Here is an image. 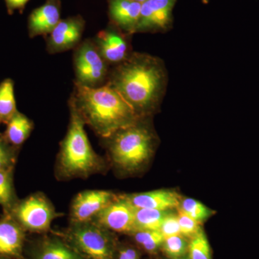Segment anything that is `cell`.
<instances>
[{
  "instance_id": "cell-1",
  "label": "cell",
  "mask_w": 259,
  "mask_h": 259,
  "mask_svg": "<svg viewBox=\"0 0 259 259\" xmlns=\"http://www.w3.org/2000/svg\"><path fill=\"white\" fill-rule=\"evenodd\" d=\"M168 81V71L161 59L134 51L125 61L110 69L107 83L140 117H149L159 110Z\"/></svg>"
},
{
  "instance_id": "cell-2",
  "label": "cell",
  "mask_w": 259,
  "mask_h": 259,
  "mask_svg": "<svg viewBox=\"0 0 259 259\" xmlns=\"http://www.w3.org/2000/svg\"><path fill=\"white\" fill-rule=\"evenodd\" d=\"M70 99L85 125L102 139H108L141 118L120 94L107 83L97 88L74 83Z\"/></svg>"
},
{
  "instance_id": "cell-3",
  "label": "cell",
  "mask_w": 259,
  "mask_h": 259,
  "mask_svg": "<svg viewBox=\"0 0 259 259\" xmlns=\"http://www.w3.org/2000/svg\"><path fill=\"white\" fill-rule=\"evenodd\" d=\"M69 122L67 132L60 144L56 162L57 177L62 180L88 178L102 173L105 160L95 152L85 131L84 122L74 102L69 98Z\"/></svg>"
},
{
  "instance_id": "cell-4",
  "label": "cell",
  "mask_w": 259,
  "mask_h": 259,
  "mask_svg": "<svg viewBox=\"0 0 259 259\" xmlns=\"http://www.w3.org/2000/svg\"><path fill=\"white\" fill-rule=\"evenodd\" d=\"M151 117H141L134 125L103 139L110 161L121 173H138L152 157L157 137L150 123Z\"/></svg>"
},
{
  "instance_id": "cell-5",
  "label": "cell",
  "mask_w": 259,
  "mask_h": 259,
  "mask_svg": "<svg viewBox=\"0 0 259 259\" xmlns=\"http://www.w3.org/2000/svg\"><path fill=\"white\" fill-rule=\"evenodd\" d=\"M65 239L88 259H115L117 246L112 232L93 221L70 222Z\"/></svg>"
},
{
  "instance_id": "cell-6",
  "label": "cell",
  "mask_w": 259,
  "mask_h": 259,
  "mask_svg": "<svg viewBox=\"0 0 259 259\" xmlns=\"http://www.w3.org/2000/svg\"><path fill=\"white\" fill-rule=\"evenodd\" d=\"M73 64L76 84L97 88L106 84L110 66L104 60L93 39H86L74 50Z\"/></svg>"
},
{
  "instance_id": "cell-7",
  "label": "cell",
  "mask_w": 259,
  "mask_h": 259,
  "mask_svg": "<svg viewBox=\"0 0 259 259\" xmlns=\"http://www.w3.org/2000/svg\"><path fill=\"white\" fill-rule=\"evenodd\" d=\"M8 214L25 231L34 233H47L53 221L61 215L47 196L40 192L19 199Z\"/></svg>"
},
{
  "instance_id": "cell-8",
  "label": "cell",
  "mask_w": 259,
  "mask_h": 259,
  "mask_svg": "<svg viewBox=\"0 0 259 259\" xmlns=\"http://www.w3.org/2000/svg\"><path fill=\"white\" fill-rule=\"evenodd\" d=\"M177 0H148L142 4L136 33H164L173 27Z\"/></svg>"
},
{
  "instance_id": "cell-9",
  "label": "cell",
  "mask_w": 259,
  "mask_h": 259,
  "mask_svg": "<svg viewBox=\"0 0 259 259\" xmlns=\"http://www.w3.org/2000/svg\"><path fill=\"white\" fill-rule=\"evenodd\" d=\"M131 36L110 23L99 32L93 40L104 60L112 68L125 61L134 52Z\"/></svg>"
},
{
  "instance_id": "cell-10",
  "label": "cell",
  "mask_w": 259,
  "mask_h": 259,
  "mask_svg": "<svg viewBox=\"0 0 259 259\" xmlns=\"http://www.w3.org/2000/svg\"><path fill=\"white\" fill-rule=\"evenodd\" d=\"M135 207L122 196L116 198L92 220L98 226L115 233L131 235L135 228Z\"/></svg>"
},
{
  "instance_id": "cell-11",
  "label": "cell",
  "mask_w": 259,
  "mask_h": 259,
  "mask_svg": "<svg viewBox=\"0 0 259 259\" xmlns=\"http://www.w3.org/2000/svg\"><path fill=\"white\" fill-rule=\"evenodd\" d=\"M84 29L85 21L80 15L61 20L46 36L48 53L56 54L74 50L82 41Z\"/></svg>"
},
{
  "instance_id": "cell-12",
  "label": "cell",
  "mask_w": 259,
  "mask_h": 259,
  "mask_svg": "<svg viewBox=\"0 0 259 259\" xmlns=\"http://www.w3.org/2000/svg\"><path fill=\"white\" fill-rule=\"evenodd\" d=\"M25 259H88L65 238L47 236L29 241L24 250Z\"/></svg>"
},
{
  "instance_id": "cell-13",
  "label": "cell",
  "mask_w": 259,
  "mask_h": 259,
  "mask_svg": "<svg viewBox=\"0 0 259 259\" xmlns=\"http://www.w3.org/2000/svg\"><path fill=\"white\" fill-rule=\"evenodd\" d=\"M117 197L110 191L87 190L73 199L70 208V222L91 221Z\"/></svg>"
},
{
  "instance_id": "cell-14",
  "label": "cell",
  "mask_w": 259,
  "mask_h": 259,
  "mask_svg": "<svg viewBox=\"0 0 259 259\" xmlns=\"http://www.w3.org/2000/svg\"><path fill=\"white\" fill-rule=\"evenodd\" d=\"M27 232L10 214L0 218V255L25 259Z\"/></svg>"
},
{
  "instance_id": "cell-15",
  "label": "cell",
  "mask_w": 259,
  "mask_h": 259,
  "mask_svg": "<svg viewBox=\"0 0 259 259\" xmlns=\"http://www.w3.org/2000/svg\"><path fill=\"white\" fill-rule=\"evenodd\" d=\"M135 208L173 210L180 207L182 197L177 191L157 190L141 193L121 194Z\"/></svg>"
},
{
  "instance_id": "cell-16",
  "label": "cell",
  "mask_w": 259,
  "mask_h": 259,
  "mask_svg": "<svg viewBox=\"0 0 259 259\" xmlns=\"http://www.w3.org/2000/svg\"><path fill=\"white\" fill-rule=\"evenodd\" d=\"M61 21V3L59 0H47L32 10L28 20V35L30 38L47 36Z\"/></svg>"
},
{
  "instance_id": "cell-17",
  "label": "cell",
  "mask_w": 259,
  "mask_h": 259,
  "mask_svg": "<svg viewBox=\"0 0 259 259\" xmlns=\"http://www.w3.org/2000/svg\"><path fill=\"white\" fill-rule=\"evenodd\" d=\"M108 3L111 24L127 35L136 34L142 4L134 0H108Z\"/></svg>"
},
{
  "instance_id": "cell-18",
  "label": "cell",
  "mask_w": 259,
  "mask_h": 259,
  "mask_svg": "<svg viewBox=\"0 0 259 259\" xmlns=\"http://www.w3.org/2000/svg\"><path fill=\"white\" fill-rule=\"evenodd\" d=\"M3 133L5 139L14 147L20 149L28 140L34 129V122L26 115L18 111L6 123Z\"/></svg>"
},
{
  "instance_id": "cell-19",
  "label": "cell",
  "mask_w": 259,
  "mask_h": 259,
  "mask_svg": "<svg viewBox=\"0 0 259 259\" xmlns=\"http://www.w3.org/2000/svg\"><path fill=\"white\" fill-rule=\"evenodd\" d=\"M14 81L7 78L0 83V125L5 124L18 111L15 97Z\"/></svg>"
},
{
  "instance_id": "cell-20",
  "label": "cell",
  "mask_w": 259,
  "mask_h": 259,
  "mask_svg": "<svg viewBox=\"0 0 259 259\" xmlns=\"http://www.w3.org/2000/svg\"><path fill=\"white\" fill-rule=\"evenodd\" d=\"M170 210L136 208L135 228L136 231H160L163 219Z\"/></svg>"
},
{
  "instance_id": "cell-21",
  "label": "cell",
  "mask_w": 259,
  "mask_h": 259,
  "mask_svg": "<svg viewBox=\"0 0 259 259\" xmlns=\"http://www.w3.org/2000/svg\"><path fill=\"white\" fill-rule=\"evenodd\" d=\"M14 186V168L0 171V205L5 214H8L18 203Z\"/></svg>"
},
{
  "instance_id": "cell-22",
  "label": "cell",
  "mask_w": 259,
  "mask_h": 259,
  "mask_svg": "<svg viewBox=\"0 0 259 259\" xmlns=\"http://www.w3.org/2000/svg\"><path fill=\"white\" fill-rule=\"evenodd\" d=\"M144 251L156 254L161 250L164 237L160 231H136L130 235Z\"/></svg>"
},
{
  "instance_id": "cell-23",
  "label": "cell",
  "mask_w": 259,
  "mask_h": 259,
  "mask_svg": "<svg viewBox=\"0 0 259 259\" xmlns=\"http://www.w3.org/2000/svg\"><path fill=\"white\" fill-rule=\"evenodd\" d=\"M190 240L182 235L166 237L162 244V251L169 259L182 258L188 254Z\"/></svg>"
},
{
  "instance_id": "cell-24",
  "label": "cell",
  "mask_w": 259,
  "mask_h": 259,
  "mask_svg": "<svg viewBox=\"0 0 259 259\" xmlns=\"http://www.w3.org/2000/svg\"><path fill=\"white\" fill-rule=\"evenodd\" d=\"M178 208L201 225L214 214L212 209L197 199L192 198L182 199Z\"/></svg>"
},
{
  "instance_id": "cell-25",
  "label": "cell",
  "mask_w": 259,
  "mask_h": 259,
  "mask_svg": "<svg viewBox=\"0 0 259 259\" xmlns=\"http://www.w3.org/2000/svg\"><path fill=\"white\" fill-rule=\"evenodd\" d=\"M187 255L190 259H212L210 245L203 229L190 240Z\"/></svg>"
},
{
  "instance_id": "cell-26",
  "label": "cell",
  "mask_w": 259,
  "mask_h": 259,
  "mask_svg": "<svg viewBox=\"0 0 259 259\" xmlns=\"http://www.w3.org/2000/svg\"><path fill=\"white\" fill-rule=\"evenodd\" d=\"M18 148L10 145L0 132V171L15 168Z\"/></svg>"
},
{
  "instance_id": "cell-27",
  "label": "cell",
  "mask_w": 259,
  "mask_h": 259,
  "mask_svg": "<svg viewBox=\"0 0 259 259\" xmlns=\"http://www.w3.org/2000/svg\"><path fill=\"white\" fill-rule=\"evenodd\" d=\"M177 209L181 234L190 240L202 229L201 224L192 219L182 209L180 208Z\"/></svg>"
},
{
  "instance_id": "cell-28",
  "label": "cell",
  "mask_w": 259,
  "mask_h": 259,
  "mask_svg": "<svg viewBox=\"0 0 259 259\" xmlns=\"http://www.w3.org/2000/svg\"><path fill=\"white\" fill-rule=\"evenodd\" d=\"M160 231L164 238L181 234L177 213L174 212L173 210H170L168 212L166 217L163 219Z\"/></svg>"
},
{
  "instance_id": "cell-29",
  "label": "cell",
  "mask_w": 259,
  "mask_h": 259,
  "mask_svg": "<svg viewBox=\"0 0 259 259\" xmlns=\"http://www.w3.org/2000/svg\"><path fill=\"white\" fill-rule=\"evenodd\" d=\"M115 259H141V253L137 248L130 245L118 246Z\"/></svg>"
},
{
  "instance_id": "cell-30",
  "label": "cell",
  "mask_w": 259,
  "mask_h": 259,
  "mask_svg": "<svg viewBox=\"0 0 259 259\" xmlns=\"http://www.w3.org/2000/svg\"><path fill=\"white\" fill-rule=\"evenodd\" d=\"M29 0H5L7 10L10 15L13 14L16 10L23 11Z\"/></svg>"
},
{
  "instance_id": "cell-31",
  "label": "cell",
  "mask_w": 259,
  "mask_h": 259,
  "mask_svg": "<svg viewBox=\"0 0 259 259\" xmlns=\"http://www.w3.org/2000/svg\"><path fill=\"white\" fill-rule=\"evenodd\" d=\"M134 1L137 2V3H141V4H144V3L147 2L148 0H134Z\"/></svg>"
},
{
  "instance_id": "cell-32",
  "label": "cell",
  "mask_w": 259,
  "mask_h": 259,
  "mask_svg": "<svg viewBox=\"0 0 259 259\" xmlns=\"http://www.w3.org/2000/svg\"><path fill=\"white\" fill-rule=\"evenodd\" d=\"M0 259H15V258H10V257L3 256V255H0Z\"/></svg>"
},
{
  "instance_id": "cell-33",
  "label": "cell",
  "mask_w": 259,
  "mask_h": 259,
  "mask_svg": "<svg viewBox=\"0 0 259 259\" xmlns=\"http://www.w3.org/2000/svg\"><path fill=\"white\" fill-rule=\"evenodd\" d=\"M202 2L203 4L207 5L208 4L209 0H202Z\"/></svg>"
},
{
  "instance_id": "cell-34",
  "label": "cell",
  "mask_w": 259,
  "mask_h": 259,
  "mask_svg": "<svg viewBox=\"0 0 259 259\" xmlns=\"http://www.w3.org/2000/svg\"><path fill=\"white\" fill-rule=\"evenodd\" d=\"M168 259H169V258H168ZM173 259H190V258H189L188 255H186V256L182 257V258H173Z\"/></svg>"
}]
</instances>
